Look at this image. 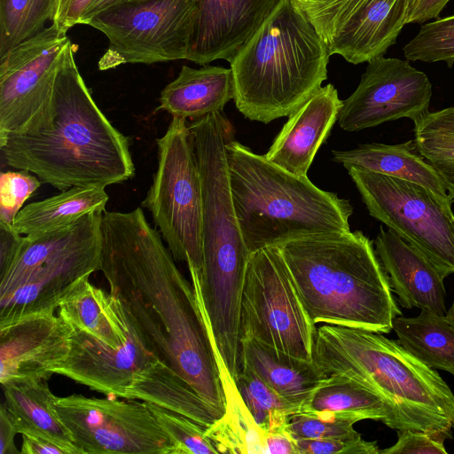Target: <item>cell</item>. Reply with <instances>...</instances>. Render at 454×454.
Wrapping results in <instances>:
<instances>
[{
	"instance_id": "obj_1",
	"label": "cell",
	"mask_w": 454,
	"mask_h": 454,
	"mask_svg": "<svg viewBox=\"0 0 454 454\" xmlns=\"http://www.w3.org/2000/svg\"><path fill=\"white\" fill-rule=\"evenodd\" d=\"M99 270L159 357L207 403L225 411L216 351L192 285L140 207L105 211Z\"/></svg>"
},
{
	"instance_id": "obj_2",
	"label": "cell",
	"mask_w": 454,
	"mask_h": 454,
	"mask_svg": "<svg viewBox=\"0 0 454 454\" xmlns=\"http://www.w3.org/2000/svg\"><path fill=\"white\" fill-rule=\"evenodd\" d=\"M70 43L59 68L51 125L34 134L0 137L5 163L34 174L60 192L74 186L120 184L135 175L129 139L95 103Z\"/></svg>"
},
{
	"instance_id": "obj_3",
	"label": "cell",
	"mask_w": 454,
	"mask_h": 454,
	"mask_svg": "<svg viewBox=\"0 0 454 454\" xmlns=\"http://www.w3.org/2000/svg\"><path fill=\"white\" fill-rule=\"evenodd\" d=\"M202 190L203 266L192 285L209 328L213 345L227 366L239 358V308L250 256L236 216L225 145L234 129L223 114H209L189 124Z\"/></svg>"
},
{
	"instance_id": "obj_4",
	"label": "cell",
	"mask_w": 454,
	"mask_h": 454,
	"mask_svg": "<svg viewBox=\"0 0 454 454\" xmlns=\"http://www.w3.org/2000/svg\"><path fill=\"white\" fill-rule=\"evenodd\" d=\"M278 247L315 325L393 330L402 312L373 241L361 231L318 233Z\"/></svg>"
},
{
	"instance_id": "obj_5",
	"label": "cell",
	"mask_w": 454,
	"mask_h": 454,
	"mask_svg": "<svg viewBox=\"0 0 454 454\" xmlns=\"http://www.w3.org/2000/svg\"><path fill=\"white\" fill-rule=\"evenodd\" d=\"M312 360L328 377L340 374L379 395L386 426L427 432L454 428V394L436 370L381 333L339 325L316 328Z\"/></svg>"
},
{
	"instance_id": "obj_6",
	"label": "cell",
	"mask_w": 454,
	"mask_h": 454,
	"mask_svg": "<svg viewBox=\"0 0 454 454\" xmlns=\"http://www.w3.org/2000/svg\"><path fill=\"white\" fill-rule=\"evenodd\" d=\"M329 58L299 0H285L229 61L237 109L265 124L289 116L322 87Z\"/></svg>"
},
{
	"instance_id": "obj_7",
	"label": "cell",
	"mask_w": 454,
	"mask_h": 454,
	"mask_svg": "<svg viewBox=\"0 0 454 454\" xmlns=\"http://www.w3.org/2000/svg\"><path fill=\"white\" fill-rule=\"evenodd\" d=\"M233 206L250 254L305 236L350 231L353 207L232 139L225 145Z\"/></svg>"
},
{
	"instance_id": "obj_8",
	"label": "cell",
	"mask_w": 454,
	"mask_h": 454,
	"mask_svg": "<svg viewBox=\"0 0 454 454\" xmlns=\"http://www.w3.org/2000/svg\"><path fill=\"white\" fill-rule=\"evenodd\" d=\"M156 144L158 168L141 206L151 212L173 258L186 262L192 285H197L203 266L202 190L186 119L172 116Z\"/></svg>"
},
{
	"instance_id": "obj_9",
	"label": "cell",
	"mask_w": 454,
	"mask_h": 454,
	"mask_svg": "<svg viewBox=\"0 0 454 454\" xmlns=\"http://www.w3.org/2000/svg\"><path fill=\"white\" fill-rule=\"evenodd\" d=\"M344 168L371 216L423 254L444 278L454 274V200L407 180Z\"/></svg>"
},
{
	"instance_id": "obj_10",
	"label": "cell",
	"mask_w": 454,
	"mask_h": 454,
	"mask_svg": "<svg viewBox=\"0 0 454 454\" xmlns=\"http://www.w3.org/2000/svg\"><path fill=\"white\" fill-rule=\"evenodd\" d=\"M316 325L300 299L278 246L249 256L239 308V337L312 360Z\"/></svg>"
},
{
	"instance_id": "obj_11",
	"label": "cell",
	"mask_w": 454,
	"mask_h": 454,
	"mask_svg": "<svg viewBox=\"0 0 454 454\" xmlns=\"http://www.w3.org/2000/svg\"><path fill=\"white\" fill-rule=\"evenodd\" d=\"M192 13V0H131L101 12L87 23L109 41L98 68L186 59Z\"/></svg>"
},
{
	"instance_id": "obj_12",
	"label": "cell",
	"mask_w": 454,
	"mask_h": 454,
	"mask_svg": "<svg viewBox=\"0 0 454 454\" xmlns=\"http://www.w3.org/2000/svg\"><path fill=\"white\" fill-rule=\"evenodd\" d=\"M70 43L51 24L0 57V137L51 125L56 78Z\"/></svg>"
},
{
	"instance_id": "obj_13",
	"label": "cell",
	"mask_w": 454,
	"mask_h": 454,
	"mask_svg": "<svg viewBox=\"0 0 454 454\" xmlns=\"http://www.w3.org/2000/svg\"><path fill=\"white\" fill-rule=\"evenodd\" d=\"M56 410L82 454H173L171 440L143 401L71 395L58 397Z\"/></svg>"
},
{
	"instance_id": "obj_14",
	"label": "cell",
	"mask_w": 454,
	"mask_h": 454,
	"mask_svg": "<svg viewBox=\"0 0 454 454\" xmlns=\"http://www.w3.org/2000/svg\"><path fill=\"white\" fill-rule=\"evenodd\" d=\"M355 91L338 117L345 131H359L402 118L414 120L429 111L432 84L408 61L375 58L369 62Z\"/></svg>"
},
{
	"instance_id": "obj_15",
	"label": "cell",
	"mask_w": 454,
	"mask_h": 454,
	"mask_svg": "<svg viewBox=\"0 0 454 454\" xmlns=\"http://www.w3.org/2000/svg\"><path fill=\"white\" fill-rule=\"evenodd\" d=\"M129 314L128 337L119 347H111L91 333L70 325L69 355L54 373L101 394L123 397L136 374L160 358L149 338Z\"/></svg>"
},
{
	"instance_id": "obj_16",
	"label": "cell",
	"mask_w": 454,
	"mask_h": 454,
	"mask_svg": "<svg viewBox=\"0 0 454 454\" xmlns=\"http://www.w3.org/2000/svg\"><path fill=\"white\" fill-rule=\"evenodd\" d=\"M285 0H192L186 59L206 66L230 61Z\"/></svg>"
},
{
	"instance_id": "obj_17",
	"label": "cell",
	"mask_w": 454,
	"mask_h": 454,
	"mask_svg": "<svg viewBox=\"0 0 454 454\" xmlns=\"http://www.w3.org/2000/svg\"><path fill=\"white\" fill-rule=\"evenodd\" d=\"M71 333V326L54 312L0 326V383L50 379L69 355Z\"/></svg>"
},
{
	"instance_id": "obj_18",
	"label": "cell",
	"mask_w": 454,
	"mask_h": 454,
	"mask_svg": "<svg viewBox=\"0 0 454 454\" xmlns=\"http://www.w3.org/2000/svg\"><path fill=\"white\" fill-rule=\"evenodd\" d=\"M101 252L102 238L43 261L7 298L0 301V326L29 316L54 312L82 278L99 270Z\"/></svg>"
},
{
	"instance_id": "obj_19",
	"label": "cell",
	"mask_w": 454,
	"mask_h": 454,
	"mask_svg": "<svg viewBox=\"0 0 454 454\" xmlns=\"http://www.w3.org/2000/svg\"><path fill=\"white\" fill-rule=\"evenodd\" d=\"M373 244L399 304L445 317V278L438 268L390 229L380 226Z\"/></svg>"
},
{
	"instance_id": "obj_20",
	"label": "cell",
	"mask_w": 454,
	"mask_h": 454,
	"mask_svg": "<svg viewBox=\"0 0 454 454\" xmlns=\"http://www.w3.org/2000/svg\"><path fill=\"white\" fill-rule=\"evenodd\" d=\"M342 104L333 84L321 87L289 115L265 158L292 174L307 176L317 150L338 120Z\"/></svg>"
},
{
	"instance_id": "obj_21",
	"label": "cell",
	"mask_w": 454,
	"mask_h": 454,
	"mask_svg": "<svg viewBox=\"0 0 454 454\" xmlns=\"http://www.w3.org/2000/svg\"><path fill=\"white\" fill-rule=\"evenodd\" d=\"M407 16V0H367L327 43L330 56L338 54L354 65L383 56Z\"/></svg>"
},
{
	"instance_id": "obj_22",
	"label": "cell",
	"mask_w": 454,
	"mask_h": 454,
	"mask_svg": "<svg viewBox=\"0 0 454 454\" xmlns=\"http://www.w3.org/2000/svg\"><path fill=\"white\" fill-rule=\"evenodd\" d=\"M233 98L231 68L206 65L196 69L184 65L176 78L161 90L160 108L172 116L195 121L223 112Z\"/></svg>"
},
{
	"instance_id": "obj_23",
	"label": "cell",
	"mask_w": 454,
	"mask_h": 454,
	"mask_svg": "<svg viewBox=\"0 0 454 454\" xmlns=\"http://www.w3.org/2000/svg\"><path fill=\"white\" fill-rule=\"evenodd\" d=\"M239 363L249 366L282 397L300 409L327 378L313 360L278 351L254 339L239 340Z\"/></svg>"
},
{
	"instance_id": "obj_24",
	"label": "cell",
	"mask_w": 454,
	"mask_h": 454,
	"mask_svg": "<svg viewBox=\"0 0 454 454\" xmlns=\"http://www.w3.org/2000/svg\"><path fill=\"white\" fill-rule=\"evenodd\" d=\"M4 406L19 434L45 438L82 454L56 410L58 397L46 380H11L1 383Z\"/></svg>"
},
{
	"instance_id": "obj_25",
	"label": "cell",
	"mask_w": 454,
	"mask_h": 454,
	"mask_svg": "<svg viewBox=\"0 0 454 454\" xmlns=\"http://www.w3.org/2000/svg\"><path fill=\"white\" fill-rule=\"evenodd\" d=\"M59 316L111 347L121 346L128 337V309L114 294L93 286L89 277L82 278L60 301Z\"/></svg>"
},
{
	"instance_id": "obj_26",
	"label": "cell",
	"mask_w": 454,
	"mask_h": 454,
	"mask_svg": "<svg viewBox=\"0 0 454 454\" xmlns=\"http://www.w3.org/2000/svg\"><path fill=\"white\" fill-rule=\"evenodd\" d=\"M123 398L158 405L182 414L206 428L223 416L160 358L136 374Z\"/></svg>"
},
{
	"instance_id": "obj_27",
	"label": "cell",
	"mask_w": 454,
	"mask_h": 454,
	"mask_svg": "<svg viewBox=\"0 0 454 454\" xmlns=\"http://www.w3.org/2000/svg\"><path fill=\"white\" fill-rule=\"evenodd\" d=\"M333 160L407 180L442 198L452 199L440 175L418 151L414 139L395 145L364 144L352 150L333 151Z\"/></svg>"
},
{
	"instance_id": "obj_28",
	"label": "cell",
	"mask_w": 454,
	"mask_h": 454,
	"mask_svg": "<svg viewBox=\"0 0 454 454\" xmlns=\"http://www.w3.org/2000/svg\"><path fill=\"white\" fill-rule=\"evenodd\" d=\"M100 185L74 186L30 203L16 215L12 229L20 235L35 234L73 223L94 210L106 211L109 197Z\"/></svg>"
},
{
	"instance_id": "obj_29",
	"label": "cell",
	"mask_w": 454,
	"mask_h": 454,
	"mask_svg": "<svg viewBox=\"0 0 454 454\" xmlns=\"http://www.w3.org/2000/svg\"><path fill=\"white\" fill-rule=\"evenodd\" d=\"M225 394V411L206 430L218 453L267 454V433L259 427L242 400L234 379L216 352Z\"/></svg>"
},
{
	"instance_id": "obj_30",
	"label": "cell",
	"mask_w": 454,
	"mask_h": 454,
	"mask_svg": "<svg viewBox=\"0 0 454 454\" xmlns=\"http://www.w3.org/2000/svg\"><path fill=\"white\" fill-rule=\"evenodd\" d=\"M393 330L400 344L419 361L454 376V328L445 317L427 310L411 317L397 316Z\"/></svg>"
},
{
	"instance_id": "obj_31",
	"label": "cell",
	"mask_w": 454,
	"mask_h": 454,
	"mask_svg": "<svg viewBox=\"0 0 454 454\" xmlns=\"http://www.w3.org/2000/svg\"><path fill=\"white\" fill-rule=\"evenodd\" d=\"M301 409L354 413L384 425L388 418L387 406L379 395L340 374L328 376Z\"/></svg>"
},
{
	"instance_id": "obj_32",
	"label": "cell",
	"mask_w": 454,
	"mask_h": 454,
	"mask_svg": "<svg viewBox=\"0 0 454 454\" xmlns=\"http://www.w3.org/2000/svg\"><path fill=\"white\" fill-rule=\"evenodd\" d=\"M412 121L418 151L440 175L454 200V106L427 111Z\"/></svg>"
},
{
	"instance_id": "obj_33",
	"label": "cell",
	"mask_w": 454,
	"mask_h": 454,
	"mask_svg": "<svg viewBox=\"0 0 454 454\" xmlns=\"http://www.w3.org/2000/svg\"><path fill=\"white\" fill-rule=\"evenodd\" d=\"M234 381L249 412L266 433L287 428L288 417L300 410L243 363L238 364Z\"/></svg>"
},
{
	"instance_id": "obj_34",
	"label": "cell",
	"mask_w": 454,
	"mask_h": 454,
	"mask_svg": "<svg viewBox=\"0 0 454 454\" xmlns=\"http://www.w3.org/2000/svg\"><path fill=\"white\" fill-rule=\"evenodd\" d=\"M58 0H0V57L53 21Z\"/></svg>"
},
{
	"instance_id": "obj_35",
	"label": "cell",
	"mask_w": 454,
	"mask_h": 454,
	"mask_svg": "<svg viewBox=\"0 0 454 454\" xmlns=\"http://www.w3.org/2000/svg\"><path fill=\"white\" fill-rule=\"evenodd\" d=\"M364 419L354 413L298 410L288 417L287 430L296 439H332L359 434L354 424Z\"/></svg>"
},
{
	"instance_id": "obj_36",
	"label": "cell",
	"mask_w": 454,
	"mask_h": 454,
	"mask_svg": "<svg viewBox=\"0 0 454 454\" xmlns=\"http://www.w3.org/2000/svg\"><path fill=\"white\" fill-rule=\"evenodd\" d=\"M403 51L407 60L443 61L451 67L454 64V14L425 22Z\"/></svg>"
},
{
	"instance_id": "obj_37",
	"label": "cell",
	"mask_w": 454,
	"mask_h": 454,
	"mask_svg": "<svg viewBox=\"0 0 454 454\" xmlns=\"http://www.w3.org/2000/svg\"><path fill=\"white\" fill-rule=\"evenodd\" d=\"M146 404L171 440L173 454H218L206 434V427L182 414L153 403Z\"/></svg>"
},
{
	"instance_id": "obj_38",
	"label": "cell",
	"mask_w": 454,
	"mask_h": 454,
	"mask_svg": "<svg viewBox=\"0 0 454 454\" xmlns=\"http://www.w3.org/2000/svg\"><path fill=\"white\" fill-rule=\"evenodd\" d=\"M306 15L328 43L367 0H299Z\"/></svg>"
},
{
	"instance_id": "obj_39",
	"label": "cell",
	"mask_w": 454,
	"mask_h": 454,
	"mask_svg": "<svg viewBox=\"0 0 454 454\" xmlns=\"http://www.w3.org/2000/svg\"><path fill=\"white\" fill-rule=\"evenodd\" d=\"M42 182L29 172L6 171L0 176V223L12 226L24 202L40 187Z\"/></svg>"
},
{
	"instance_id": "obj_40",
	"label": "cell",
	"mask_w": 454,
	"mask_h": 454,
	"mask_svg": "<svg viewBox=\"0 0 454 454\" xmlns=\"http://www.w3.org/2000/svg\"><path fill=\"white\" fill-rule=\"evenodd\" d=\"M451 437V431L397 430L396 442L380 454H446L444 441Z\"/></svg>"
},
{
	"instance_id": "obj_41",
	"label": "cell",
	"mask_w": 454,
	"mask_h": 454,
	"mask_svg": "<svg viewBox=\"0 0 454 454\" xmlns=\"http://www.w3.org/2000/svg\"><path fill=\"white\" fill-rule=\"evenodd\" d=\"M299 454H380L377 442H368L360 434L332 439H296Z\"/></svg>"
},
{
	"instance_id": "obj_42",
	"label": "cell",
	"mask_w": 454,
	"mask_h": 454,
	"mask_svg": "<svg viewBox=\"0 0 454 454\" xmlns=\"http://www.w3.org/2000/svg\"><path fill=\"white\" fill-rule=\"evenodd\" d=\"M92 0H58V10L52 24L67 33L80 20Z\"/></svg>"
},
{
	"instance_id": "obj_43",
	"label": "cell",
	"mask_w": 454,
	"mask_h": 454,
	"mask_svg": "<svg viewBox=\"0 0 454 454\" xmlns=\"http://www.w3.org/2000/svg\"><path fill=\"white\" fill-rule=\"evenodd\" d=\"M23 235L16 232L12 226L0 223V275L3 274L13 261Z\"/></svg>"
},
{
	"instance_id": "obj_44",
	"label": "cell",
	"mask_w": 454,
	"mask_h": 454,
	"mask_svg": "<svg viewBox=\"0 0 454 454\" xmlns=\"http://www.w3.org/2000/svg\"><path fill=\"white\" fill-rule=\"evenodd\" d=\"M450 0H416L409 9L406 24L423 23L436 18Z\"/></svg>"
},
{
	"instance_id": "obj_45",
	"label": "cell",
	"mask_w": 454,
	"mask_h": 454,
	"mask_svg": "<svg viewBox=\"0 0 454 454\" xmlns=\"http://www.w3.org/2000/svg\"><path fill=\"white\" fill-rule=\"evenodd\" d=\"M22 454H76L75 451L54 441L23 434Z\"/></svg>"
},
{
	"instance_id": "obj_46",
	"label": "cell",
	"mask_w": 454,
	"mask_h": 454,
	"mask_svg": "<svg viewBox=\"0 0 454 454\" xmlns=\"http://www.w3.org/2000/svg\"><path fill=\"white\" fill-rule=\"evenodd\" d=\"M16 427L4 403L0 406V454L20 453L15 445Z\"/></svg>"
},
{
	"instance_id": "obj_47",
	"label": "cell",
	"mask_w": 454,
	"mask_h": 454,
	"mask_svg": "<svg viewBox=\"0 0 454 454\" xmlns=\"http://www.w3.org/2000/svg\"><path fill=\"white\" fill-rule=\"evenodd\" d=\"M267 454H299L295 440L287 428L266 434Z\"/></svg>"
},
{
	"instance_id": "obj_48",
	"label": "cell",
	"mask_w": 454,
	"mask_h": 454,
	"mask_svg": "<svg viewBox=\"0 0 454 454\" xmlns=\"http://www.w3.org/2000/svg\"><path fill=\"white\" fill-rule=\"evenodd\" d=\"M131 0H92L85 12L83 13L80 24H86L89 20L100 13L101 12L109 9L113 6L121 4Z\"/></svg>"
},
{
	"instance_id": "obj_49",
	"label": "cell",
	"mask_w": 454,
	"mask_h": 454,
	"mask_svg": "<svg viewBox=\"0 0 454 454\" xmlns=\"http://www.w3.org/2000/svg\"><path fill=\"white\" fill-rule=\"evenodd\" d=\"M445 317L447 321L450 324V325L454 328V301L451 306L447 310Z\"/></svg>"
},
{
	"instance_id": "obj_50",
	"label": "cell",
	"mask_w": 454,
	"mask_h": 454,
	"mask_svg": "<svg viewBox=\"0 0 454 454\" xmlns=\"http://www.w3.org/2000/svg\"><path fill=\"white\" fill-rule=\"evenodd\" d=\"M415 1H416V0H407V4H408V12H409L410 7L411 6V4H412Z\"/></svg>"
}]
</instances>
